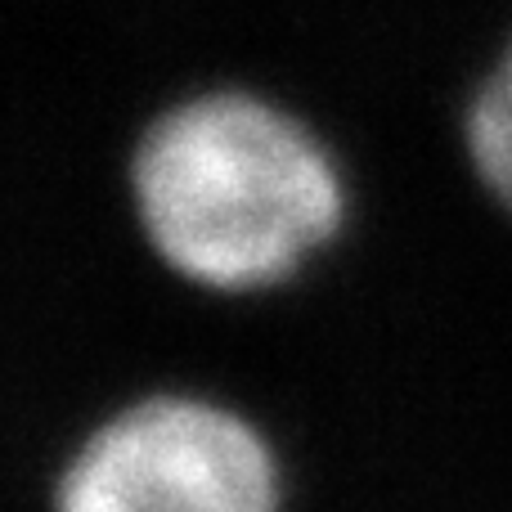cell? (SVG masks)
I'll use <instances>...</instances> for the list:
<instances>
[{
	"mask_svg": "<svg viewBox=\"0 0 512 512\" xmlns=\"http://www.w3.org/2000/svg\"><path fill=\"white\" fill-rule=\"evenodd\" d=\"M50 512H283V468L248 414L198 391H144L59 463Z\"/></svg>",
	"mask_w": 512,
	"mask_h": 512,
	"instance_id": "obj_2",
	"label": "cell"
},
{
	"mask_svg": "<svg viewBox=\"0 0 512 512\" xmlns=\"http://www.w3.org/2000/svg\"><path fill=\"white\" fill-rule=\"evenodd\" d=\"M126 185L149 252L176 279L225 297L288 283L346 212L324 144L239 90L180 99L153 117Z\"/></svg>",
	"mask_w": 512,
	"mask_h": 512,
	"instance_id": "obj_1",
	"label": "cell"
},
{
	"mask_svg": "<svg viewBox=\"0 0 512 512\" xmlns=\"http://www.w3.org/2000/svg\"><path fill=\"white\" fill-rule=\"evenodd\" d=\"M463 135H468V158L477 180L512 216V41L472 90Z\"/></svg>",
	"mask_w": 512,
	"mask_h": 512,
	"instance_id": "obj_3",
	"label": "cell"
}]
</instances>
